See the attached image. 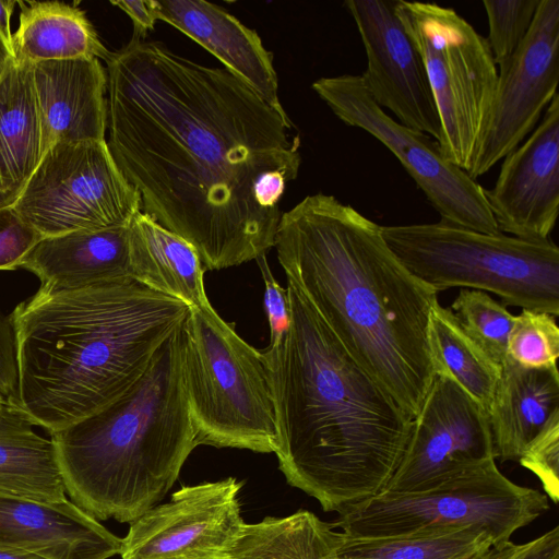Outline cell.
Segmentation results:
<instances>
[{
  "label": "cell",
  "mask_w": 559,
  "mask_h": 559,
  "mask_svg": "<svg viewBox=\"0 0 559 559\" xmlns=\"http://www.w3.org/2000/svg\"><path fill=\"white\" fill-rule=\"evenodd\" d=\"M107 64V141L141 212L189 242L205 271L274 247L301 166L287 114L224 68L131 38Z\"/></svg>",
  "instance_id": "1"
},
{
  "label": "cell",
  "mask_w": 559,
  "mask_h": 559,
  "mask_svg": "<svg viewBox=\"0 0 559 559\" xmlns=\"http://www.w3.org/2000/svg\"><path fill=\"white\" fill-rule=\"evenodd\" d=\"M274 248L287 283L414 419L436 376L438 293L403 265L382 226L334 195H307L282 213Z\"/></svg>",
  "instance_id": "2"
},
{
  "label": "cell",
  "mask_w": 559,
  "mask_h": 559,
  "mask_svg": "<svg viewBox=\"0 0 559 559\" xmlns=\"http://www.w3.org/2000/svg\"><path fill=\"white\" fill-rule=\"evenodd\" d=\"M289 328L260 349L273 397L286 481L325 512L382 492L407 445L413 418L349 355L287 283Z\"/></svg>",
  "instance_id": "3"
},
{
  "label": "cell",
  "mask_w": 559,
  "mask_h": 559,
  "mask_svg": "<svg viewBox=\"0 0 559 559\" xmlns=\"http://www.w3.org/2000/svg\"><path fill=\"white\" fill-rule=\"evenodd\" d=\"M189 309L131 278L39 288L10 317L16 388L7 403L50 435L94 415L143 376Z\"/></svg>",
  "instance_id": "4"
},
{
  "label": "cell",
  "mask_w": 559,
  "mask_h": 559,
  "mask_svg": "<svg viewBox=\"0 0 559 559\" xmlns=\"http://www.w3.org/2000/svg\"><path fill=\"white\" fill-rule=\"evenodd\" d=\"M182 323L121 396L50 435L66 492L98 521L131 523L157 506L198 447L183 382Z\"/></svg>",
  "instance_id": "5"
},
{
  "label": "cell",
  "mask_w": 559,
  "mask_h": 559,
  "mask_svg": "<svg viewBox=\"0 0 559 559\" xmlns=\"http://www.w3.org/2000/svg\"><path fill=\"white\" fill-rule=\"evenodd\" d=\"M397 259L437 293L451 287L493 293L506 306L559 314V248L485 234L444 221L382 226Z\"/></svg>",
  "instance_id": "6"
},
{
  "label": "cell",
  "mask_w": 559,
  "mask_h": 559,
  "mask_svg": "<svg viewBox=\"0 0 559 559\" xmlns=\"http://www.w3.org/2000/svg\"><path fill=\"white\" fill-rule=\"evenodd\" d=\"M182 334L183 382L198 445L274 453L275 411L260 349L211 305L189 309Z\"/></svg>",
  "instance_id": "7"
},
{
  "label": "cell",
  "mask_w": 559,
  "mask_h": 559,
  "mask_svg": "<svg viewBox=\"0 0 559 559\" xmlns=\"http://www.w3.org/2000/svg\"><path fill=\"white\" fill-rule=\"evenodd\" d=\"M548 509L545 493L511 481L491 460L427 490L382 491L337 513L333 526L364 538L476 526L502 546Z\"/></svg>",
  "instance_id": "8"
},
{
  "label": "cell",
  "mask_w": 559,
  "mask_h": 559,
  "mask_svg": "<svg viewBox=\"0 0 559 559\" xmlns=\"http://www.w3.org/2000/svg\"><path fill=\"white\" fill-rule=\"evenodd\" d=\"M395 13L428 75L440 117L441 153L448 162L467 171L498 80L487 39L451 8L397 0Z\"/></svg>",
  "instance_id": "9"
},
{
  "label": "cell",
  "mask_w": 559,
  "mask_h": 559,
  "mask_svg": "<svg viewBox=\"0 0 559 559\" xmlns=\"http://www.w3.org/2000/svg\"><path fill=\"white\" fill-rule=\"evenodd\" d=\"M12 209L46 238L127 226L141 201L107 141L88 140L48 148Z\"/></svg>",
  "instance_id": "10"
},
{
  "label": "cell",
  "mask_w": 559,
  "mask_h": 559,
  "mask_svg": "<svg viewBox=\"0 0 559 559\" xmlns=\"http://www.w3.org/2000/svg\"><path fill=\"white\" fill-rule=\"evenodd\" d=\"M311 87L342 122L366 131L399 159L441 221L485 234L500 233L485 189L448 162L436 140L386 114L361 75L320 78Z\"/></svg>",
  "instance_id": "11"
},
{
  "label": "cell",
  "mask_w": 559,
  "mask_h": 559,
  "mask_svg": "<svg viewBox=\"0 0 559 559\" xmlns=\"http://www.w3.org/2000/svg\"><path fill=\"white\" fill-rule=\"evenodd\" d=\"M491 460L496 459L487 413L452 377L439 371L383 491L427 490Z\"/></svg>",
  "instance_id": "12"
},
{
  "label": "cell",
  "mask_w": 559,
  "mask_h": 559,
  "mask_svg": "<svg viewBox=\"0 0 559 559\" xmlns=\"http://www.w3.org/2000/svg\"><path fill=\"white\" fill-rule=\"evenodd\" d=\"M559 0H540L531 28L499 66L495 96L467 175L476 180L516 148L558 94Z\"/></svg>",
  "instance_id": "13"
},
{
  "label": "cell",
  "mask_w": 559,
  "mask_h": 559,
  "mask_svg": "<svg viewBox=\"0 0 559 559\" xmlns=\"http://www.w3.org/2000/svg\"><path fill=\"white\" fill-rule=\"evenodd\" d=\"M242 485L227 477L182 486L168 502L130 523L121 559H229L245 523L238 498Z\"/></svg>",
  "instance_id": "14"
},
{
  "label": "cell",
  "mask_w": 559,
  "mask_h": 559,
  "mask_svg": "<svg viewBox=\"0 0 559 559\" xmlns=\"http://www.w3.org/2000/svg\"><path fill=\"white\" fill-rule=\"evenodd\" d=\"M367 57L362 81L397 122L437 142L441 124L423 59L395 13L392 0H346Z\"/></svg>",
  "instance_id": "15"
},
{
  "label": "cell",
  "mask_w": 559,
  "mask_h": 559,
  "mask_svg": "<svg viewBox=\"0 0 559 559\" xmlns=\"http://www.w3.org/2000/svg\"><path fill=\"white\" fill-rule=\"evenodd\" d=\"M484 193L500 233L549 239L559 212V94L532 133L503 158Z\"/></svg>",
  "instance_id": "16"
},
{
  "label": "cell",
  "mask_w": 559,
  "mask_h": 559,
  "mask_svg": "<svg viewBox=\"0 0 559 559\" xmlns=\"http://www.w3.org/2000/svg\"><path fill=\"white\" fill-rule=\"evenodd\" d=\"M122 539L67 498L34 501L0 496V547L46 559H109Z\"/></svg>",
  "instance_id": "17"
},
{
  "label": "cell",
  "mask_w": 559,
  "mask_h": 559,
  "mask_svg": "<svg viewBox=\"0 0 559 559\" xmlns=\"http://www.w3.org/2000/svg\"><path fill=\"white\" fill-rule=\"evenodd\" d=\"M155 10L157 20L193 39L265 103L286 114L273 56L254 29L224 8L202 0H155Z\"/></svg>",
  "instance_id": "18"
},
{
  "label": "cell",
  "mask_w": 559,
  "mask_h": 559,
  "mask_svg": "<svg viewBox=\"0 0 559 559\" xmlns=\"http://www.w3.org/2000/svg\"><path fill=\"white\" fill-rule=\"evenodd\" d=\"M33 79L45 152L57 143L105 140L107 72L99 59L38 62Z\"/></svg>",
  "instance_id": "19"
},
{
  "label": "cell",
  "mask_w": 559,
  "mask_h": 559,
  "mask_svg": "<svg viewBox=\"0 0 559 559\" xmlns=\"http://www.w3.org/2000/svg\"><path fill=\"white\" fill-rule=\"evenodd\" d=\"M129 225L40 239L21 267L46 290L76 289L130 277Z\"/></svg>",
  "instance_id": "20"
},
{
  "label": "cell",
  "mask_w": 559,
  "mask_h": 559,
  "mask_svg": "<svg viewBox=\"0 0 559 559\" xmlns=\"http://www.w3.org/2000/svg\"><path fill=\"white\" fill-rule=\"evenodd\" d=\"M557 413L558 368H525L506 358L487 411L495 459L518 461Z\"/></svg>",
  "instance_id": "21"
},
{
  "label": "cell",
  "mask_w": 559,
  "mask_h": 559,
  "mask_svg": "<svg viewBox=\"0 0 559 559\" xmlns=\"http://www.w3.org/2000/svg\"><path fill=\"white\" fill-rule=\"evenodd\" d=\"M131 280L190 308L211 305L204 287V267L183 238L139 212L129 224Z\"/></svg>",
  "instance_id": "22"
},
{
  "label": "cell",
  "mask_w": 559,
  "mask_h": 559,
  "mask_svg": "<svg viewBox=\"0 0 559 559\" xmlns=\"http://www.w3.org/2000/svg\"><path fill=\"white\" fill-rule=\"evenodd\" d=\"M33 66L13 60L0 80V195L14 201L45 154Z\"/></svg>",
  "instance_id": "23"
},
{
  "label": "cell",
  "mask_w": 559,
  "mask_h": 559,
  "mask_svg": "<svg viewBox=\"0 0 559 559\" xmlns=\"http://www.w3.org/2000/svg\"><path fill=\"white\" fill-rule=\"evenodd\" d=\"M19 27L13 33L14 60L44 61L97 58L107 61L111 51L78 3L17 0Z\"/></svg>",
  "instance_id": "24"
},
{
  "label": "cell",
  "mask_w": 559,
  "mask_h": 559,
  "mask_svg": "<svg viewBox=\"0 0 559 559\" xmlns=\"http://www.w3.org/2000/svg\"><path fill=\"white\" fill-rule=\"evenodd\" d=\"M31 420L3 402L0 409V496L61 501L66 488L53 440L35 432Z\"/></svg>",
  "instance_id": "25"
},
{
  "label": "cell",
  "mask_w": 559,
  "mask_h": 559,
  "mask_svg": "<svg viewBox=\"0 0 559 559\" xmlns=\"http://www.w3.org/2000/svg\"><path fill=\"white\" fill-rule=\"evenodd\" d=\"M308 510L243 523L229 559H337L340 533Z\"/></svg>",
  "instance_id": "26"
},
{
  "label": "cell",
  "mask_w": 559,
  "mask_h": 559,
  "mask_svg": "<svg viewBox=\"0 0 559 559\" xmlns=\"http://www.w3.org/2000/svg\"><path fill=\"white\" fill-rule=\"evenodd\" d=\"M492 545L491 534L476 526L372 538L340 533L337 559H472Z\"/></svg>",
  "instance_id": "27"
},
{
  "label": "cell",
  "mask_w": 559,
  "mask_h": 559,
  "mask_svg": "<svg viewBox=\"0 0 559 559\" xmlns=\"http://www.w3.org/2000/svg\"><path fill=\"white\" fill-rule=\"evenodd\" d=\"M429 346L436 372L452 377L487 413L501 366L464 332L450 308L439 301L430 311Z\"/></svg>",
  "instance_id": "28"
},
{
  "label": "cell",
  "mask_w": 559,
  "mask_h": 559,
  "mask_svg": "<svg viewBox=\"0 0 559 559\" xmlns=\"http://www.w3.org/2000/svg\"><path fill=\"white\" fill-rule=\"evenodd\" d=\"M450 310L464 332L502 367L515 318L507 306L493 299L488 293L461 288Z\"/></svg>",
  "instance_id": "29"
},
{
  "label": "cell",
  "mask_w": 559,
  "mask_h": 559,
  "mask_svg": "<svg viewBox=\"0 0 559 559\" xmlns=\"http://www.w3.org/2000/svg\"><path fill=\"white\" fill-rule=\"evenodd\" d=\"M555 316L522 309L509 334L507 357L525 368L557 367L559 328Z\"/></svg>",
  "instance_id": "30"
},
{
  "label": "cell",
  "mask_w": 559,
  "mask_h": 559,
  "mask_svg": "<svg viewBox=\"0 0 559 559\" xmlns=\"http://www.w3.org/2000/svg\"><path fill=\"white\" fill-rule=\"evenodd\" d=\"M540 0H484L486 37L497 67L507 61L526 37Z\"/></svg>",
  "instance_id": "31"
},
{
  "label": "cell",
  "mask_w": 559,
  "mask_h": 559,
  "mask_svg": "<svg viewBox=\"0 0 559 559\" xmlns=\"http://www.w3.org/2000/svg\"><path fill=\"white\" fill-rule=\"evenodd\" d=\"M540 480L554 503L559 499V413L532 440L518 460Z\"/></svg>",
  "instance_id": "32"
},
{
  "label": "cell",
  "mask_w": 559,
  "mask_h": 559,
  "mask_svg": "<svg viewBox=\"0 0 559 559\" xmlns=\"http://www.w3.org/2000/svg\"><path fill=\"white\" fill-rule=\"evenodd\" d=\"M43 239L25 224L12 206L0 210V270H14Z\"/></svg>",
  "instance_id": "33"
},
{
  "label": "cell",
  "mask_w": 559,
  "mask_h": 559,
  "mask_svg": "<svg viewBox=\"0 0 559 559\" xmlns=\"http://www.w3.org/2000/svg\"><path fill=\"white\" fill-rule=\"evenodd\" d=\"M264 283V309L270 326L269 347L278 346L289 328V307L287 290L273 276L266 255L257 260Z\"/></svg>",
  "instance_id": "34"
},
{
  "label": "cell",
  "mask_w": 559,
  "mask_h": 559,
  "mask_svg": "<svg viewBox=\"0 0 559 559\" xmlns=\"http://www.w3.org/2000/svg\"><path fill=\"white\" fill-rule=\"evenodd\" d=\"M472 559H559V526L523 544L491 546Z\"/></svg>",
  "instance_id": "35"
},
{
  "label": "cell",
  "mask_w": 559,
  "mask_h": 559,
  "mask_svg": "<svg viewBox=\"0 0 559 559\" xmlns=\"http://www.w3.org/2000/svg\"><path fill=\"white\" fill-rule=\"evenodd\" d=\"M16 388L15 337L10 317L0 312V399L9 402Z\"/></svg>",
  "instance_id": "36"
},
{
  "label": "cell",
  "mask_w": 559,
  "mask_h": 559,
  "mask_svg": "<svg viewBox=\"0 0 559 559\" xmlns=\"http://www.w3.org/2000/svg\"><path fill=\"white\" fill-rule=\"evenodd\" d=\"M112 5L122 10L133 23V38L145 39L157 20L155 0H119L110 1Z\"/></svg>",
  "instance_id": "37"
},
{
  "label": "cell",
  "mask_w": 559,
  "mask_h": 559,
  "mask_svg": "<svg viewBox=\"0 0 559 559\" xmlns=\"http://www.w3.org/2000/svg\"><path fill=\"white\" fill-rule=\"evenodd\" d=\"M17 0H0V38L12 51L13 56V34L11 32V17Z\"/></svg>",
  "instance_id": "38"
},
{
  "label": "cell",
  "mask_w": 559,
  "mask_h": 559,
  "mask_svg": "<svg viewBox=\"0 0 559 559\" xmlns=\"http://www.w3.org/2000/svg\"><path fill=\"white\" fill-rule=\"evenodd\" d=\"M0 559H46L38 555L9 547H0Z\"/></svg>",
  "instance_id": "39"
},
{
  "label": "cell",
  "mask_w": 559,
  "mask_h": 559,
  "mask_svg": "<svg viewBox=\"0 0 559 559\" xmlns=\"http://www.w3.org/2000/svg\"><path fill=\"white\" fill-rule=\"evenodd\" d=\"M14 56L12 51L0 38V80L8 70L9 66L13 62Z\"/></svg>",
  "instance_id": "40"
},
{
  "label": "cell",
  "mask_w": 559,
  "mask_h": 559,
  "mask_svg": "<svg viewBox=\"0 0 559 559\" xmlns=\"http://www.w3.org/2000/svg\"><path fill=\"white\" fill-rule=\"evenodd\" d=\"M14 202L15 201L10 198L0 195V210L12 206Z\"/></svg>",
  "instance_id": "41"
},
{
  "label": "cell",
  "mask_w": 559,
  "mask_h": 559,
  "mask_svg": "<svg viewBox=\"0 0 559 559\" xmlns=\"http://www.w3.org/2000/svg\"><path fill=\"white\" fill-rule=\"evenodd\" d=\"M3 402H4V401L0 399V409H1V406H2V403H3Z\"/></svg>",
  "instance_id": "42"
}]
</instances>
